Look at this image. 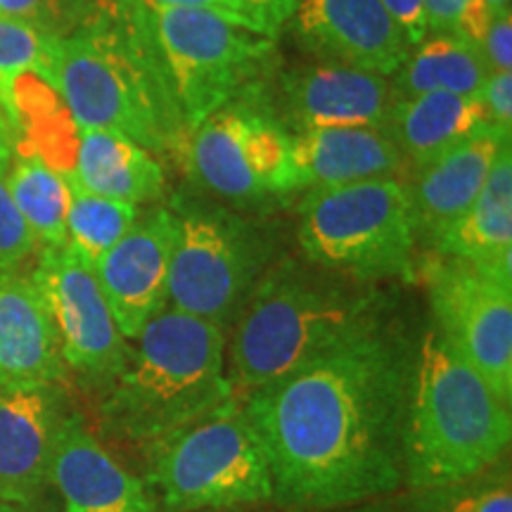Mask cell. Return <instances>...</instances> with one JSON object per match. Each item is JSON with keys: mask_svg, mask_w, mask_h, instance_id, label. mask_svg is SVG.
<instances>
[{"mask_svg": "<svg viewBox=\"0 0 512 512\" xmlns=\"http://www.w3.org/2000/svg\"><path fill=\"white\" fill-rule=\"evenodd\" d=\"M418 347L387 318L242 399L271 460L273 503L347 510L401 489Z\"/></svg>", "mask_w": 512, "mask_h": 512, "instance_id": "6da1fadb", "label": "cell"}, {"mask_svg": "<svg viewBox=\"0 0 512 512\" xmlns=\"http://www.w3.org/2000/svg\"><path fill=\"white\" fill-rule=\"evenodd\" d=\"M48 86L76 128H110L155 155L185 152L188 131L145 0H102L91 22L57 41Z\"/></svg>", "mask_w": 512, "mask_h": 512, "instance_id": "7a4b0ae2", "label": "cell"}, {"mask_svg": "<svg viewBox=\"0 0 512 512\" xmlns=\"http://www.w3.org/2000/svg\"><path fill=\"white\" fill-rule=\"evenodd\" d=\"M392 297L377 285L304 259L271 264L233 323L226 349L233 399L297 373L347 339L389 318Z\"/></svg>", "mask_w": 512, "mask_h": 512, "instance_id": "3957f363", "label": "cell"}, {"mask_svg": "<svg viewBox=\"0 0 512 512\" xmlns=\"http://www.w3.org/2000/svg\"><path fill=\"white\" fill-rule=\"evenodd\" d=\"M133 342L100 401L110 437L150 448L233 399L228 335L216 325L164 306Z\"/></svg>", "mask_w": 512, "mask_h": 512, "instance_id": "277c9868", "label": "cell"}, {"mask_svg": "<svg viewBox=\"0 0 512 512\" xmlns=\"http://www.w3.org/2000/svg\"><path fill=\"white\" fill-rule=\"evenodd\" d=\"M510 439V403L498 399L432 328L418 347L403 441V486L427 489L475 477L508 458Z\"/></svg>", "mask_w": 512, "mask_h": 512, "instance_id": "5b68a950", "label": "cell"}, {"mask_svg": "<svg viewBox=\"0 0 512 512\" xmlns=\"http://www.w3.org/2000/svg\"><path fill=\"white\" fill-rule=\"evenodd\" d=\"M415 245L411 195L396 176L311 190L299 204L302 254L358 283L411 280Z\"/></svg>", "mask_w": 512, "mask_h": 512, "instance_id": "8992f818", "label": "cell"}, {"mask_svg": "<svg viewBox=\"0 0 512 512\" xmlns=\"http://www.w3.org/2000/svg\"><path fill=\"white\" fill-rule=\"evenodd\" d=\"M147 475L174 512L273 503L266 446L242 401L235 399L152 444Z\"/></svg>", "mask_w": 512, "mask_h": 512, "instance_id": "52a82bcc", "label": "cell"}, {"mask_svg": "<svg viewBox=\"0 0 512 512\" xmlns=\"http://www.w3.org/2000/svg\"><path fill=\"white\" fill-rule=\"evenodd\" d=\"M176 245L169 306L216 325L228 335L249 294L271 266L259 226L226 207L176 202Z\"/></svg>", "mask_w": 512, "mask_h": 512, "instance_id": "ba28073f", "label": "cell"}, {"mask_svg": "<svg viewBox=\"0 0 512 512\" xmlns=\"http://www.w3.org/2000/svg\"><path fill=\"white\" fill-rule=\"evenodd\" d=\"M145 5L190 138L204 119L254 86L273 55V38L211 12Z\"/></svg>", "mask_w": 512, "mask_h": 512, "instance_id": "9c48e42d", "label": "cell"}, {"mask_svg": "<svg viewBox=\"0 0 512 512\" xmlns=\"http://www.w3.org/2000/svg\"><path fill=\"white\" fill-rule=\"evenodd\" d=\"M290 138L273 114L235 100L190 133L183 157L192 178L209 192L252 204L294 192Z\"/></svg>", "mask_w": 512, "mask_h": 512, "instance_id": "30bf717a", "label": "cell"}, {"mask_svg": "<svg viewBox=\"0 0 512 512\" xmlns=\"http://www.w3.org/2000/svg\"><path fill=\"white\" fill-rule=\"evenodd\" d=\"M434 330L512 403V283L451 256L427 264Z\"/></svg>", "mask_w": 512, "mask_h": 512, "instance_id": "8fae6325", "label": "cell"}, {"mask_svg": "<svg viewBox=\"0 0 512 512\" xmlns=\"http://www.w3.org/2000/svg\"><path fill=\"white\" fill-rule=\"evenodd\" d=\"M31 280L53 318L64 368L105 389L133 347L121 335L95 268L69 245L41 247Z\"/></svg>", "mask_w": 512, "mask_h": 512, "instance_id": "7c38bea8", "label": "cell"}, {"mask_svg": "<svg viewBox=\"0 0 512 512\" xmlns=\"http://www.w3.org/2000/svg\"><path fill=\"white\" fill-rule=\"evenodd\" d=\"M174 245L176 216L171 207H159L140 214L124 238L95 261L98 283L128 342L169 306Z\"/></svg>", "mask_w": 512, "mask_h": 512, "instance_id": "4fadbf2b", "label": "cell"}, {"mask_svg": "<svg viewBox=\"0 0 512 512\" xmlns=\"http://www.w3.org/2000/svg\"><path fill=\"white\" fill-rule=\"evenodd\" d=\"M292 29L320 62L382 76H392L411 50L380 0H302L292 15Z\"/></svg>", "mask_w": 512, "mask_h": 512, "instance_id": "5bb4252c", "label": "cell"}, {"mask_svg": "<svg viewBox=\"0 0 512 512\" xmlns=\"http://www.w3.org/2000/svg\"><path fill=\"white\" fill-rule=\"evenodd\" d=\"M64 415L57 384L0 387V501L24 508L43 494Z\"/></svg>", "mask_w": 512, "mask_h": 512, "instance_id": "9a60e30c", "label": "cell"}, {"mask_svg": "<svg viewBox=\"0 0 512 512\" xmlns=\"http://www.w3.org/2000/svg\"><path fill=\"white\" fill-rule=\"evenodd\" d=\"M287 119L309 128H384L396 105L389 76L339 62L292 69L283 81ZM294 133V131H292Z\"/></svg>", "mask_w": 512, "mask_h": 512, "instance_id": "2e32d148", "label": "cell"}, {"mask_svg": "<svg viewBox=\"0 0 512 512\" xmlns=\"http://www.w3.org/2000/svg\"><path fill=\"white\" fill-rule=\"evenodd\" d=\"M50 484L60 491L64 512H157L150 486L128 472L79 415H64L50 463Z\"/></svg>", "mask_w": 512, "mask_h": 512, "instance_id": "e0dca14e", "label": "cell"}, {"mask_svg": "<svg viewBox=\"0 0 512 512\" xmlns=\"http://www.w3.org/2000/svg\"><path fill=\"white\" fill-rule=\"evenodd\" d=\"M505 145H510V133L486 124L453 150L418 166L415 181L408 185L418 242L430 245L475 202Z\"/></svg>", "mask_w": 512, "mask_h": 512, "instance_id": "ac0fdd59", "label": "cell"}, {"mask_svg": "<svg viewBox=\"0 0 512 512\" xmlns=\"http://www.w3.org/2000/svg\"><path fill=\"white\" fill-rule=\"evenodd\" d=\"M294 192L396 176L403 155L384 128H309L290 138Z\"/></svg>", "mask_w": 512, "mask_h": 512, "instance_id": "d6986e66", "label": "cell"}, {"mask_svg": "<svg viewBox=\"0 0 512 512\" xmlns=\"http://www.w3.org/2000/svg\"><path fill=\"white\" fill-rule=\"evenodd\" d=\"M64 370L53 318L31 275L0 273V387L57 384Z\"/></svg>", "mask_w": 512, "mask_h": 512, "instance_id": "ffe728a7", "label": "cell"}, {"mask_svg": "<svg viewBox=\"0 0 512 512\" xmlns=\"http://www.w3.org/2000/svg\"><path fill=\"white\" fill-rule=\"evenodd\" d=\"M434 254L512 283V150L505 145L475 202L430 242Z\"/></svg>", "mask_w": 512, "mask_h": 512, "instance_id": "44dd1931", "label": "cell"}, {"mask_svg": "<svg viewBox=\"0 0 512 512\" xmlns=\"http://www.w3.org/2000/svg\"><path fill=\"white\" fill-rule=\"evenodd\" d=\"M72 176L100 197L147 204L164 195V166L155 152L110 128H79Z\"/></svg>", "mask_w": 512, "mask_h": 512, "instance_id": "7402d4cb", "label": "cell"}, {"mask_svg": "<svg viewBox=\"0 0 512 512\" xmlns=\"http://www.w3.org/2000/svg\"><path fill=\"white\" fill-rule=\"evenodd\" d=\"M486 124L491 121L479 95L422 93L396 100L387 133L403 159L418 169L475 136Z\"/></svg>", "mask_w": 512, "mask_h": 512, "instance_id": "603a6c76", "label": "cell"}, {"mask_svg": "<svg viewBox=\"0 0 512 512\" xmlns=\"http://www.w3.org/2000/svg\"><path fill=\"white\" fill-rule=\"evenodd\" d=\"M482 53L465 38L430 31L392 74L396 98L422 93L479 95L489 79Z\"/></svg>", "mask_w": 512, "mask_h": 512, "instance_id": "cb8c5ba5", "label": "cell"}, {"mask_svg": "<svg viewBox=\"0 0 512 512\" xmlns=\"http://www.w3.org/2000/svg\"><path fill=\"white\" fill-rule=\"evenodd\" d=\"M12 202L27 221L38 247L67 245V214L72 202V174H62L41 157L12 152L5 169Z\"/></svg>", "mask_w": 512, "mask_h": 512, "instance_id": "d4e9b609", "label": "cell"}, {"mask_svg": "<svg viewBox=\"0 0 512 512\" xmlns=\"http://www.w3.org/2000/svg\"><path fill=\"white\" fill-rule=\"evenodd\" d=\"M140 207L81 188L72 176V202L67 214V245L88 264L110 252L138 221Z\"/></svg>", "mask_w": 512, "mask_h": 512, "instance_id": "484cf974", "label": "cell"}, {"mask_svg": "<svg viewBox=\"0 0 512 512\" xmlns=\"http://www.w3.org/2000/svg\"><path fill=\"white\" fill-rule=\"evenodd\" d=\"M403 512H512L508 458L460 482L408 489Z\"/></svg>", "mask_w": 512, "mask_h": 512, "instance_id": "4316f807", "label": "cell"}, {"mask_svg": "<svg viewBox=\"0 0 512 512\" xmlns=\"http://www.w3.org/2000/svg\"><path fill=\"white\" fill-rule=\"evenodd\" d=\"M57 41L0 12V110H8L12 86L19 76L34 74L50 81Z\"/></svg>", "mask_w": 512, "mask_h": 512, "instance_id": "83f0119b", "label": "cell"}, {"mask_svg": "<svg viewBox=\"0 0 512 512\" xmlns=\"http://www.w3.org/2000/svg\"><path fill=\"white\" fill-rule=\"evenodd\" d=\"M100 5L102 0H0V12L62 41L91 22Z\"/></svg>", "mask_w": 512, "mask_h": 512, "instance_id": "f1b7e54d", "label": "cell"}, {"mask_svg": "<svg viewBox=\"0 0 512 512\" xmlns=\"http://www.w3.org/2000/svg\"><path fill=\"white\" fill-rule=\"evenodd\" d=\"M425 12L430 31L465 38L479 48L496 10H491L482 0H425Z\"/></svg>", "mask_w": 512, "mask_h": 512, "instance_id": "f546056e", "label": "cell"}, {"mask_svg": "<svg viewBox=\"0 0 512 512\" xmlns=\"http://www.w3.org/2000/svg\"><path fill=\"white\" fill-rule=\"evenodd\" d=\"M36 247L34 233L12 202L5 171H0V273L19 271V266L36 252Z\"/></svg>", "mask_w": 512, "mask_h": 512, "instance_id": "4dcf8cb0", "label": "cell"}, {"mask_svg": "<svg viewBox=\"0 0 512 512\" xmlns=\"http://www.w3.org/2000/svg\"><path fill=\"white\" fill-rule=\"evenodd\" d=\"M486 67L491 74L512 72V12L510 8L496 10L491 15L482 43H479Z\"/></svg>", "mask_w": 512, "mask_h": 512, "instance_id": "1f68e13d", "label": "cell"}, {"mask_svg": "<svg viewBox=\"0 0 512 512\" xmlns=\"http://www.w3.org/2000/svg\"><path fill=\"white\" fill-rule=\"evenodd\" d=\"M479 98L491 124L512 136V72L489 74Z\"/></svg>", "mask_w": 512, "mask_h": 512, "instance_id": "d6a6232c", "label": "cell"}, {"mask_svg": "<svg viewBox=\"0 0 512 512\" xmlns=\"http://www.w3.org/2000/svg\"><path fill=\"white\" fill-rule=\"evenodd\" d=\"M389 17L394 19L396 27L401 29L403 38L408 46H418V43L430 34V22H427L425 0H380Z\"/></svg>", "mask_w": 512, "mask_h": 512, "instance_id": "836d02e7", "label": "cell"}, {"mask_svg": "<svg viewBox=\"0 0 512 512\" xmlns=\"http://www.w3.org/2000/svg\"><path fill=\"white\" fill-rule=\"evenodd\" d=\"M152 5H162V8H181V10H200L211 12V15L228 19V22L240 24L249 31L261 34V29L256 27V22L249 15L242 0H147Z\"/></svg>", "mask_w": 512, "mask_h": 512, "instance_id": "e575fe53", "label": "cell"}, {"mask_svg": "<svg viewBox=\"0 0 512 512\" xmlns=\"http://www.w3.org/2000/svg\"><path fill=\"white\" fill-rule=\"evenodd\" d=\"M299 3L302 0H242L256 27L268 38L280 34V29L290 22Z\"/></svg>", "mask_w": 512, "mask_h": 512, "instance_id": "d590c367", "label": "cell"}, {"mask_svg": "<svg viewBox=\"0 0 512 512\" xmlns=\"http://www.w3.org/2000/svg\"><path fill=\"white\" fill-rule=\"evenodd\" d=\"M12 152H15V147H12V140L8 136H3L0 133V171L8 169L10 159H12Z\"/></svg>", "mask_w": 512, "mask_h": 512, "instance_id": "8d00e7d4", "label": "cell"}, {"mask_svg": "<svg viewBox=\"0 0 512 512\" xmlns=\"http://www.w3.org/2000/svg\"><path fill=\"white\" fill-rule=\"evenodd\" d=\"M351 512H399L394 508V505H389V503H384V501H380V503H363V505H356V508H351Z\"/></svg>", "mask_w": 512, "mask_h": 512, "instance_id": "74e56055", "label": "cell"}, {"mask_svg": "<svg viewBox=\"0 0 512 512\" xmlns=\"http://www.w3.org/2000/svg\"><path fill=\"white\" fill-rule=\"evenodd\" d=\"M482 3L489 5L491 10H503V8H510V0H482Z\"/></svg>", "mask_w": 512, "mask_h": 512, "instance_id": "f35d334b", "label": "cell"}, {"mask_svg": "<svg viewBox=\"0 0 512 512\" xmlns=\"http://www.w3.org/2000/svg\"><path fill=\"white\" fill-rule=\"evenodd\" d=\"M0 133H3V136H8V138L12 140V131H10V124H8V119H5V114H3V110H0Z\"/></svg>", "mask_w": 512, "mask_h": 512, "instance_id": "ab89813d", "label": "cell"}, {"mask_svg": "<svg viewBox=\"0 0 512 512\" xmlns=\"http://www.w3.org/2000/svg\"><path fill=\"white\" fill-rule=\"evenodd\" d=\"M0 512H22V508H17V505H10V503L0 501Z\"/></svg>", "mask_w": 512, "mask_h": 512, "instance_id": "60d3db41", "label": "cell"}, {"mask_svg": "<svg viewBox=\"0 0 512 512\" xmlns=\"http://www.w3.org/2000/svg\"><path fill=\"white\" fill-rule=\"evenodd\" d=\"M202 512H233V510H202Z\"/></svg>", "mask_w": 512, "mask_h": 512, "instance_id": "b9f144b4", "label": "cell"}]
</instances>
